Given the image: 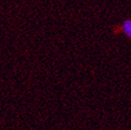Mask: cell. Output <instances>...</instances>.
<instances>
[{"mask_svg": "<svg viewBox=\"0 0 131 130\" xmlns=\"http://www.w3.org/2000/svg\"><path fill=\"white\" fill-rule=\"evenodd\" d=\"M121 30L125 37L131 40V19L125 20L123 22V24L121 25Z\"/></svg>", "mask_w": 131, "mask_h": 130, "instance_id": "6da1fadb", "label": "cell"}]
</instances>
